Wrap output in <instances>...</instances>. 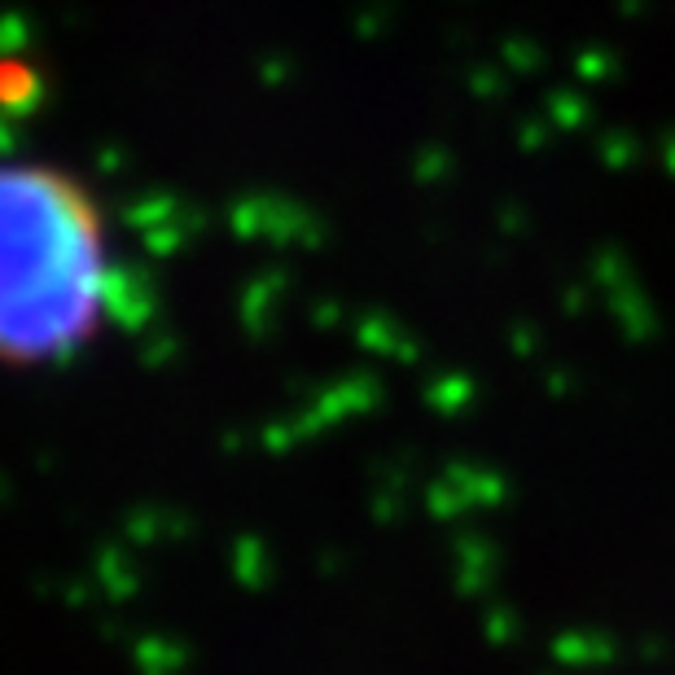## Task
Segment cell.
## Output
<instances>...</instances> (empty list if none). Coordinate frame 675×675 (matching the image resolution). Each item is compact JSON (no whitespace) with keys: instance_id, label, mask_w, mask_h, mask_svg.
<instances>
[{"instance_id":"obj_1","label":"cell","mask_w":675,"mask_h":675,"mask_svg":"<svg viewBox=\"0 0 675 675\" xmlns=\"http://www.w3.org/2000/svg\"><path fill=\"white\" fill-rule=\"evenodd\" d=\"M123 272L97 189L44 158H0V368L80 360L111 330Z\"/></svg>"}]
</instances>
